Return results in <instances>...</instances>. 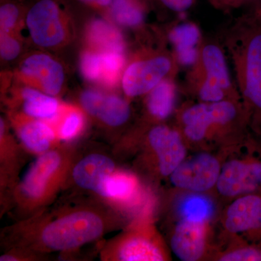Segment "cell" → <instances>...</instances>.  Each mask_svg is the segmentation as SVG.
Here are the masks:
<instances>
[{"instance_id": "3", "label": "cell", "mask_w": 261, "mask_h": 261, "mask_svg": "<svg viewBox=\"0 0 261 261\" xmlns=\"http://www.w3.org/2000/svg\"><path fill=\"white\" fill-rule=\"evenodd\" d=\"M70 162L69 154L61 149L39 154L17 189L19 205L33 211L49 203L67 179Z\"/></svg>"}, {"instance_id": "1", "label": "cell", "mask_w": 261, "mask_h": 261, "mask_svg": "<svg viewBox=\"0 0 261 261\" xmlns=\"http://www.w3.org/2000/svg\"><path fill=\"white\" fill-rule=\"evenodd\" d=\"M223 39L250 126L261 137V5L235 18Z\"/></svg>"}, {"instance_id": "13", "label": "cell", "mask_w": 261, "mask_h": 261, "mask_svg": "<svg viewBox=\"0 0 261 261\" xmlns=\"http://www.w3.org/2000/svg\"><path fill=\"white\" fill-rule=\"evenodd\" d=\"M225 227L231 233L261 235V191L241 195L228 207Z\"/></svg>"}, {"instance_id": "10", "label": "cell", "mask_w": 261, "mask_h": 261, "mask_svg": "<svg viewBox=\"0 0 261 261\" xmlns=\"http://www.w3.org/2000/svg\"><path fill=\"white\" fill-rule=\"evenodd\" d=\"M20 80L32 88L49 95H58L64 84L63 66L45 54H34L25 58L18 69Z\"/></svg>"}, {"instance_id": "25", "label": "cell", "mask_w": 261, "mask_h": 261, "mask_svg": "<svg viewBox=\"0 0 261 261\" xmlns=\"http://www.w3.org/2000/svg\"><path fill=\"white\" fill-rule=\"evenodd\" d=\"M81 69L87 80L101 82L103 70L102 53H86L81 61Z\"/></svg>"}, {"instance_id": "15", "label": "cell", "mask_w": 261, "mask_h": 261, "mask_svg": "<svg viewBox=\"0 0 261 261\" xmlns=\"http://www.w3.org/2000/svg\"><path fill=\"white\" fill-rule=\"evenodd\" d=\"M205 221L185 219L178 223L171 238L173 253L183 261L198 260L206 244Z\"/></svg>"}, {"instance_id": "31", "label": "cell", "mask_w": 261, "mask_h": 261, "mask_svg": "<svg viewBox=\"0 0 261 261\" xmlns=\"http://www.w3.org/2000/svg\"><path fill=\"white\" fill-rule=\"evenodd\" d=\"M168 9L175 13H185L193 6L195 0H159Z\"/></svg>"}, {"instance_id": "20", "label": "cell", "mask_w": 261, "mask_h": 261, "mask_svg": "<svg viewBox=\"0 0 261 261\" xmlns=\"http://www.w3.org/2000/svg\"><path fill=\"white\" fill-rule=\"evenodd\" d=\"M21 97L24 114L38 119H51L61 106L56 97L32 87L22 89Z\"/></svg>"}, {"instance_id": "14", "label": "cell", "mask_w": 261, "mask_h": 261, "mask_svg": "<svg viewBox=\"0 0 261 261\" xmlns=\"http://www.w3.org/2000/svg\"><path fill=\"white\" fill-rule=\"evenodd\" d=\"M81 102L86 111L108 126H118L128 121L130 108L124 99L94 90L84 91Z\"/></svg>"}, {"instance_id": "8", "label": "cell", "mask_w": 261, "mask_h": 261, "mask_svg": "<svg viewBox=\"0 0 261 261\" xmlns=\"http://www.w3.org/2000/svg\"><path fill=\"white\" fill-rule=\"evenodd\" d=\"M103 260L162 261L166 260L163 247L153 235L144 231H132L112 240L105 247Z\"/></svg>"}, {"instance_id": "6", "label": "cell", "mask_w": 261, "mask_h": 261, "mask_svg": "<svg viewBox=\"0 0 261 261\" xmlns=\"http://www.w3.org/2000/svg\"><path fill=\"white\" fill-rule=\"evenodd\" d=\"M174 53L154 51L130 63L122 78L123 92L129 97L148 94L163 81L174 78L179 67Z\"/></svg>"}, {"instance_id": "29", "label": "cell", "mask_w": 261, "mask_h": 261, "mask_svg": "<svg viewBox=\"0 0 261 261\" xmlns=\"http://www.w3.org/2000/svg\"><path fill=\"white\" fill-rule=\"evenodd\" d=\"M20 42L9 33L1 32L0 37V53L3 59L12 61L19 56L20 53Z\"/></svg>"}, {"instance_id": "4", "label": "cell", "mask_w": 261, "mask_h": 261, "mask_svg": "<svg viewBox=\"0 0 261 261\" xmlns=\"http://www.w3.org/2000/svg\"><path fill=\"white\" fill-rule=\"evenodd\" d=\"M106 229V221L96 211H70L42 226L37 233L38 245L47 251H69L97 240Z\"/></svg>"}, {"instance_id": "21", "label": "cell", "mask_w": 261, "mask_h": 261, "mask_svg": "<svg viewBox=\"0 0 261 261\" xmlns=\"http://www.w3.org/2000/svg\"><path fill=\"white\" fill-rule=\"evenodd\" d=\"M47 121H51V123H48L56 132L57 138L64 141L74 139L84 126L83 113L73 106H60L56 116Z\"/></svg>"}, {"instance_id": "17", "label": "cell", "mask_w": 261, "mask_h": 261, "mask_svg": "<svg viewBox=\"0 0 261 261\" xmlns=\"http://www.w3.org/2000/svg\"><path fill=\"white\" fill-rule=\"evenodd\" d=\"M114 171L112 159L102 154H90L75 165L72 176L81 188L97 193L105 180Z\"/></svg>"}, {"instance_id": "22", "label": "cell", "mask_w": 261, "mask_h": 261, "mask_svg": "<svg viewBox=\"0 0 261 261\" xmlns=\"http://www.w3.org/2000/svg\"><path fill=\"white\" fill-rule=\"evenodd\" d=\"M176 87L172 79L163 81L148 93L147 99L149 114L158 120L167 118L174 108Z\"/></svg>"}, {"instance_id": "23", "label": "cell", "mask_w": 261, "mask_h": 261, "mask_svg": "<svg viewBox=\"0 0 261 261\" xmlns=\"http://www.w3.org/2000/svg\"><path fill=\"white\" fill-rule=\"evenodd\" d=\"M90 42L100 51L123 53V39L119 32L102 20H96L89 31Z\"/></svg>"}, {"instance_id": "11", "label": "cell", "mask_w": 261, "mask_h": 261, "mask_svg": "<svg viewBox=\"0 0 261 261\" xmlns=\"http://www.w3.org/2000/svg\"><path fill=\"white\" fill-rule=\"evenodd\" d=\"M216 187L226 197L261 191V160L228 161L221 167Z\"/></svg>"}, {"instance_id": "2", "label": "cell", "mask_w": 261, "mask_h": 261, "mask_svg": "<svg viewBox=\"0 0 261 261\" xmlns=\"http://www.w3.org/2000/svg\"><path fill=\"white\" fill-rule=\"evenodd\" d=\"M187 84L201 102L242 99L230 75L224 45L215 39H201Z\"/></svg>"}, {"instance_id": "27", "label": "cell", "mask_w": 261, "mask_h": 261, "mask_svg": "<svg viewBox=\"0 0 261 261\" xmlns=\"http://www.w3.org/2000/svg\"><path fill=\"white\" fill-rule=\"evenodd\" d=\"M20 16V8L16 3L7 1L0 7L1 32L10 33L18 23Z\"/></svg>"}, {"instance_id": "30", "label": "cell", "mask_w": 261, "mask_h": 261, "mask_svg": "<svg viewBox=\"0 0 261 261\" xmlns=\"http://www.w3.org/2000/svg\"><path fill=\"white\" fill-rule=\"evenodd\" d=\"M211 5L216 9L224 12L238 9L247 5H260L261 0H209Z\"/></svg>"}, {"instance_id": "12", "label": "cell", "mask_w": 261, "mask_h": 261, "mask_svg": "<svg viewBox=\"0 0 261 261\" xmlns=\"http://www.w3.org/2000/svg\"><path fill=\"white\" fill-rule=\"evenodd\" d=\"M148 141L157 155L161 174L171 176L186 156V148L179 132L165 125H158L149 130Z\"/></svg>"}, {"instance_id": "28", "label": "cell", "mask_w": 261, "mask_h": 261, "mask_svg": "<svg viewBox=\"0 0 261 261\" xmlns=\"http://www.w3.org/2000/svg\"><path fill=\"white\" fill-rule=\"evenodd\" d=\"M221 261H261V246L247 245L228 252L220 257Z\"/></svg>"}, {"instance_id": "7", "label": "cell", "mask_w": 261, "mask_h": 261, "mask_svg": "<svg viewBox=\"0 0 261 261\" xmlns=\"http://www.w3.org/2000/svg\"><path fill=\"white\" fill-rule=\"evenodd\" d=\"M25 23L33 42L41 47H61L69 38L68 16L59 0H35Z\"/></svg>"}, {"instance_id": "26", "label": "cell", "mask_w": 261, "mask_h": 261, "mask_svg": "<svg viewBox=\"0 0 261 261\" xmlns=\"http://www.w3.org/2000/svg\"><path fill=\"white\" fill-rule=\"evenodd\" d=\"M184 218L194 221H205L211 214L207 200L201 197H192L183 206Z\"/></svg>"}, {"instance_id": "19", "label": "cell", "mask_w": 261, "mask_h": 261, "mask_svg": "<svg viewBox=\"0 0 261 261\" xmlns=\"http://www.w3.org/2000/svg\"><path fill=\"white\" fill-rule=\"evenodd\" d=\"M139 189V182L133 175L115 171L105 180L97 193L108 200L125 203L137 197Z\"/></svg>"}, {"instance_id": "5", "label": "cell", "mask_w": 261, "mask_h": 261, "mask_svg": "<svg viewBox=\"0 0 261 261\" xmlns=\"http://www.w3.org/2000/svg\"><path fill=\"white\" fill-rule=\"evenodd\" d=\"M250 117L242 99L192 105L180 115L184 135L192 142H200L219 132L250 126Z\"/></svg>"}, {"instance_id": "9", "label": "cell", "mask_w": 261, "mask_h": 261, "mask_svg": "<svg viewBox=\"0 0 261 261\" xmlns=\"http://www.w3.org/2000/svg\"><path fill=\"white\" fill-rule=\"evenodd\" d=\"M221 167L211 154L203 153L184 161L171 176L175 187L195 192H203L216 186Z\"/></svg>"}, {"instance_id": "16", "label": "cell", "mask_w": 261, "mask_h": 261, "mask_svg": "<svg viewBox=\"0 0 261 261\" xmlns=\"http://www.w3.org/2000/svg\"><path fill=\"white\" fill-rule=\"evenodd\" d=\"M14 123L22 143L34 153L47 152L58 139L53 127L44 120L24 114L15 116Z\"/></svg>"}, {"instance_id": "24", "label": "cell", "mask_w": 261, "mask_h": 261, "mask_svg": "<svg viewBox=\"0 0 261 261\" xmlns=\"http://www.w3.org/2000/svg\"><path fill=\"white\" fill-rule=\"evenodd\" d=\"M109 7L113 20L120 25L136 28L143 23L145 8L142 0H113Z\"/></svg>"}, {"instance_id": "32", "label": "cell", "mask_w": 261, "mask_h": 261, "mask_svg": "<svg viewBox=\"0 0 261 261\" xmlns=\"http://www.w3.org/2000/svg\"><path fill=\"white\" fill-rule=\"evenodd\" d=\"M84 4L92 5L97 8H107L111 5L113 0H79Z\"/></svg>"}, {"instance_id": "18", "label": "cell", "mask_w": 261, "mask_h": 261, "mask_svg": "<svg viewBox=\"0 0 261 261\" xmlns=\"http://www.w3.org/2000/svg\"><path fill=\"white\" fill-rule=\"evenodd\" d=\"M168 38L179 65H193L202 39L197 27L191 23L179 24L171 29Z\"/></svg>"}]
</instances>
